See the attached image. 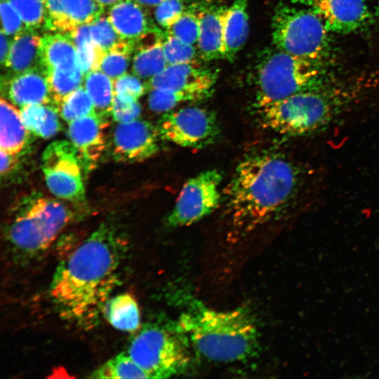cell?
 <instances>
[{
	"instance_id": "6da1fadb",
	"label": "cell",
	"mask_w": 379,
	"mask_h": 379,
	"mask_svg": "<svg viewBox=\"0 0 379 379\" xmlns=\"http://www.w3.org/2000/svg\"><path fill=\"white\" fill-rule=\"evenodd\" d=\"M128 253L124 229L114 220L100 223L58 265L48 289L62 319L89 328L121 281Z\"/></svg>"
},
{
	"instance_id": "7a4b0ae2",
	"label": "cell",
	"mask_w": 379,
	"mask_h": 379,
	"mask_svg": "<svg viewBox=\"0 0 379 379\" xmlns=\"http://www.w3.org/2000/svg\"><path fill=\"white\" fill-rule=\"evenodd\" d=\"M300 180L298 167L280 152L247 154L225 192L230 238L239 239L270 221L291 201Z\"/></svg>"
},
{
	"instance_id": "3957f363",
	"label": "cell",
	"mask_w": 379,
	"mask_h": 379,
	"mask_svg": "<svg viewBox=\"0 0 379 379\" xmlns=\"http://www.w3.org/2000/svg\"><path fill=\"white\" fill-rule=\"evenodd\" d=\"M175 328L190 340L201 356L211 361H244L258 351L257 326L243 308L216 310L194 300L180 314Z\"/></svg>"
},
{
	"instance_id": "277c9868",
	"label": "cell",
	"mask_w": 379,
	"mask_h": 379,
	"mask_svg": "<svg viewBox=\"0 0 379 379\" xmlns=\"http://www.w3.org/2000/svg\"><path fill=\"white\" fill-rule=\"evenodd\" d=\"M361 94L359 86L324 81L257 111L264 127L281 135H305L332 124L357 104Z\"/></svg>"
},
{
	"instance_id": "5b68a950",
	"label": "cell",
	"mask_w": 379,
	"mask_h": 379,
	"mask_svg": "<svg viewBox=\"0 0 379 379\" xmlns=\"http://www.w3.org/2000/svg\"><path fill=\"white\" fill-rule=\"evenodd\" d=\"M77 216L60 201L39 194L23 199L4 227L8 258L18 267L39 260Z\"/></svg>"
},
{
	"instance_id": "8992f818",
	"label": "cell",
	"mask_w": 379,
	"mask_h": 379,
	"mask_svg": "<svg viewBox=\"0 0 379 379\" xmlns=\"http://www.w3.org/2000/svg\"><path fill=\"white\" fill-rule=\"evenodd\" d=\"M322 63L277 48L265 53L255 72V109L326 81Z\"/></svg>"
},
{
	"instance_id": "52a82bcc",
	"label": "cell",
	"mask_w": 379,
	"mask_h": 379,
	"mask_svg": "<svg viewBox=\"0 0 379 379\" xmlns=\"http://www.w3.org/2000/svg\"><path fill=\"white\" fill-rule=\"evenodd\" d=\"M328 30L313 10L279 4L272 19L275 48L307 60L323 62L330 50Z\"/></svg>"
},
{
	"instance_id": "ba28073f",
	"label": "cell",
	"mask_w": 379,
	"mask_h": 379,
	"mask_svg": "<svg viewBox=\"0 0 379 379\" xmlns=\"http://www.w3.org/2000/svg\"><path fill=\"white\" fill-rule=\"evenodd\" d=\"M180 335L159 323H149L133 337L127 352L148 378H169L183 372L190 360Z\"/></svg>"
},
{
	"instance_id": "9c48e42d",
	"label": "cell",
	"mask_w": 379,
	"mask_h": 379,
	"mask_svg": "<svg viewBox=\"0 0 379 379\" xmlns=\"http://www.w3.org/2000/svg\"><path fill=\"white\" fill-rule=\"evenodd\" d=\"M41 170L54 196L77 204L84 201L83 168L70 142L55 140L49 144L42 154Z\"/></svg>"
},
{
	"instance_id": "30bf717a",
	"label": "cell",
	"mask_w": 379,
	"mask_h": 379,
	"mask_svg": "<svg viewBox=\"0 0 379 379\" xmlns=\"http://www.w3.org/2000/svg\"><path fill=\"white\" fill-rule=\"evenodd\" d=\"M157 130L161 138L183 147L194 149L213 144L220 133L213 113L198 107L166 112L159 121Z\"/></svg>"
},
{
	"instance_id": "8fae6325",
	"label": "cell",
	"mask_w": 379,
	"mask_h": 379,
	"mask_svg": "<svg viewBox=\"0 0 379 379\" xmlns=\"http://www.w3.org/2000/svg\"><path fill=\"white\" fill-rule=\"evenodd\" d=\"M222 176L216 169L201 172L183 185L175 206L167 218L173 227L190 225L214 211L221 201Z\"/></svg>"
},
{
	"instance_id": "7c38bea8",
	"label": "cell",
	"mask_w": 379,
	"mask_h": 379,
	"mask_svg": "<svg viewBox=\"0 0 379 379\" xmlns=\"http://www.w3.org/2000/svg\"><path fill=\"white\" fill-rule=\"evenodd\" d=\"M159 136L157 128L144 120L118 123L113 133V157L127 163L146 160L159 151Z\"/></svg>"
},
{
	"instance_id": "4fadbf2b",
	"label": "cell",
	"mask_w": 379,
	"mask_h": 379,
	"mask_svg": "<svg viewBox=\"0 0 379 379\" xmlns=\"http://www.w3.org/2000/svg\"><path fill=\"white\" fill-rule=\"evenodd\" d=\"M107 120L96 113L69 123L67 134L74 147L83 170L95 167L106 148L105 128Z\"/></svg>"
},
{
	"instance_id": "5bb4252c",
	"label": "cell",
	"mask_w": 379,
	"mask_h": 379,
	"mask_svg": "<svg viewBox=\"0 0 379 379\" xmlns=\"http://www.w3.org/2000/svg\"><path fill=\"white\" fill-rule=\"evenodd\" d=\"M218 71L197 63L168 65L161 73L149 79L146 85L154 88L202 91L211 93Z\"/></svg>"
},
{
	"instance_id": "9a60e30c",
	"label": "cell",
	"mask_w": 379,
	"mask_h": 379,
	"mask_svg": "<svg viewBox=\"0 0 379 379\" xmlns=\"http://www.w3.org/2000/svg\"><path fill=\"white\" fill-rule=\"evenodd\" d=\"M312 8L329 32L339 34L359 29L369 18L366 0H316Z\"/></svg>"
},
{
	"instance_id": "2e32d148",
	"label": "cell",
	"mask_w": 379,
	"mask_h": 379,
	"mask_svg": "<svg viewBox=\"0 0 379 379\" xmlns=\"http://www.w3.org/2000/svg\"><path fill=\"white\" fill-rule=\"evenodd\" d=\"M103 12L95 0H46L44 27L68 34L80 25L91 23Z\"/></svg>"
},
{
	"instance_id": "e0dca14e",
	"label": "cell",
	"mask_w": 379,
	"mask_h": 379,
	"mask_svg": "<svg viewBox=\"0 0 379 379\" xmlns=\"http://www.w3.org/2000/svg\"><path fill=\"white\" fill-rule=\"evenodd\" d=\"M10 100L20 107L29 104L51 105L46 73L40 65L2 80Z\"/></svg>"
},
{
	"instance_id": "ac0fdd59",
	"label": "cell",
	"mask_w": 379,
	"mask_h": 379,
	"mask_svg": "<svg viewBox=\"0 0 379 379\" xmlns=\"http://www.w3.org/2000/svg\"><path fill=\"white\" fill-rule=\"evenodd\" d=\"M225 8L210 6L197 10L199 21L197 44L202 60L223 58L222 21Z\"/></svg>"
},
{
	"instance_id": "d6986e66",
	"label": "cell",
	"mask_w": 379,
	"mask_h": 379,
	"mask_svg": "<svg viewBox=\"0 0 379 379\" xmlns=\"http://www.w3.org/2000/svg\"><path fill=\"white\" fill-rule=\"evenodd\" d=\"M107 16L121 37L132 43L155 27L143 6L134 0H119Z\"/></svg>"
},
{
	"instance_id": "ffe728a7",
	"label": "cell",
	"mask_w": 379,
	"mask_h": 379,
	"mask_svg": "<svg viewBox=\"0 0 379 379\" xmlns=\"http://www.w3.org/2000/svg\"><path fill=\"white\" fill-rule=\"evenodd\" d=\"M248 0H234L226 7L222 21L223 58L232 61L248 38Z\"/></svg>"
},
{
	"instance_id": "44dd1931",
	"label": "cell",
	"mask_w": 379,
	"mask_h": 379,
	"mask_svg": "<svg viewBox=\"0 0 379 379\" xmlns=\"http://www.w3.org/2000/svg\"><path fill=\"white\" fill-rule=\"evenodd\" d=\"M40 64L45 72L77 68V50L70 36L58 32L41 36Z\"/></svg>"
},
{
	"instance_id": "7402d4cb",
	"label": "cell",
	"mask_w": 379,
	"mask_h": 379,
	"mask_svg": "<svg viewBox=\"0 0 379 379\" xmlns=\"http://www.w3.org/2000/svg\"><path fill=\"white\" fill-rule=\"evenodd\" d=\"M29 131L25 126L20 110L7 100L0 101V149L19 154L27 146Z\"/></svg>"
},
{
	"instance_id": "603a6c76",
	"label": "cell",
	"mask_w": 379,
	"mask_h": 379,
	"mask_svg": "<svg viewBox=\"0 0 379 379\" xmlns=\"http://www.w3.org/2000/svg\"><path fill=\"white\" fill-rule=\"evenodd\" d=\"M41 38L34 29L25 28L11 41L6 68L11 75L40 66Z\"/></svg>"
},
{
	"instance_id": "cb8c5ba5",
	"label": "cell",
	"mask_w": 379,
	"mask_h": 379,
	"mask_svg": "<svg viewBox=\"0 0 379 379\" xmlns=\"http://www.w3.org/2000/svg\"><path fill=\"white\" fill-rule=\"evenodd\" d=\"M102 313L116 329L133 333L140 327L138 305L129 293H121L109 298L105 303Z\"/></svg>"
},
{
	"instance_id": "d4e9b609",
	"label": "cell",
	"mask_w": 379,
	"mask_h": 379,
	"mask_svg": "<svg viewBox=\"0 0 379 379\" xmlns=\"http://www.w3.org/2000/svg\"><path fill=\"white\" fill-rule=\"evenodd\" d=\"M20 108L25 126L35 135L48 139L60 130L59 114L52 105L29 104Z\"/></svg>"
},
{
	"instance_id": "484cf974",
	"label": "cell",
	"mask_w": 379,
	"mask_h": 379,
	"mask_svg": "<svg viewBox=\"0 0 379 379\" xmlns=\"http://www.w3.org/2000/svg\"><path fill=\"white\" fill-rule=\"evenodd\" d=\"M84 88L91 98L95 113L106 119L112 114L114 97V80L100 69L84 76Z\"/></svg>"
},
{
	"instance_id": "4316f807",
	"label": "cell",
	"mask_w": 379,
	"mask_h": 379,
	"mask_svg": "<svg viewBox=\"0 0 379 379\" xmlns=\"http://www.w3.org/2000/svg\"><path fill=\"white\" fill-rule=\"evenodd\" d=\"M163 38L156 43L134 51L132 71L142 78H152L161 73L167 66Z\"/></svg>"
},
{
	"instance_id": "83f0119b",
	"label": "cell",
	"mask_w": 379,
	"mask_h": 379,
	"mask_svg": "<svg viewBox=\"0 0 379 379\" xmlns=\"http://www.w3.org/2000/svg\"><path fill=\"white\" fill-rule=\"evenodd\" d=\"M46 73L51 105L55 109L67 95L81 86L84 79V74L79 67L72 70L52 69Z\"/></svg>"
},
{
	"instance_id": "f1b7e54d",
	"label": "cell",
	"mask_w": 379,
	"mask_h": 379,
	"mask_svg": "<svg viewBox=\"0 0 379 379\" xmlns=\"http://www.w3.org/2000/svg\"><path fill=\"white\" fill-rule=\"evenodd\" d=\"M91 378H148L146 373L134 361L127 352L109 359L95 369Z\"/></svg>"
},
{
	"instance_id": "f546056e",
	"label": "cell",
	"mask_w": 379,
	"mask_h": 379,
	"mask_svg": "<svg viewBox=\"0 0 379 379\" xmlns=\"http://www.w3.org/2000/svg\"><path fill=\"white\" fill-rule=\"evenodd\" d=\"M148 105L156 112H167L180 103L197 101L208 98L210 93L176 89L149 90Z\"/></svg>"
},
{
	"instance_id": "4dcf8cb0",
	"label": "cell",
	"mask_w": 379,
	"mask_h": 379,
	"mask_svg": "<svg viewBox=\"0 0 379 379\" xmlns=\"http://www.w3.org/2000/svg\"><path fill=\"white\" fill-rule=\"evenodd\" d=\"M133 53V43L123 39L105 52L99 69L114 80L126 74Z\"/></svg>"
},
{
	"instance_id": "1f68e13d",
	"label": "cell",
	"mask_w": 379,
	"mask_h": 379,
	"mask_svg": "<svg viewBox=\"0 0 379 379\" xmlns=\"http://www.w3.org/2000/svg\"><path fill=\"white\" fill-rule=\"evenodd\" d=\"M56 110L68 124L79 118L95 113L92 100L82 86L67 95L58 105Z\"/></svg>"
},
{
	"instance_id": "d6a6232c",
	"label": "cell",
	"mask_w": 379,
	"mask_h": 379,
	"mask_svg": "<svg viewBox=\"0 0 379 379\" xmlns=\"http://www.w3.org/2000/svg\"><path fill=\"white\" fill-rule=\"evenodd\" d=\"M199 21L197 10L187 9L168 28L166 34L191 45L197 44Z\"/></svg>"
},
{
	"instance_id": "836d02e7",
	"label": "cell",
	"mask_w": 379,
	"mask_h": 379,
	"mask_svg": "<svg viewBox=\"0 0 379 379\" xmlns=\"http://www.w3.org/2000/svg\"><path fill=\"white\" fill-rule=\"evenodd\" d=\"M19 13L25 25L30 29L45 26L46 0H8Z\"/></svg>"
},
{
	"instance_id": "e575fe53",
	"label": "cell",
	"mask_w": 379,
	"mask_h": 379,
	"mask_svg": "<svg viewBox=\"0 0 379 379\" xmlns=\"http://www.w3.org/2000/svg\"><path fill=\"white\" fill-rule=\"evenodd\" d=\"M163 48L168 65L199 62L197 59L199 56L198 51L194 46L186 44L174 36L166 34Z\"/></svg>"
},
{
	"instance_id": "d590c367",
	"label": "cell",
	"mask_w": 379,
	"mask_h": 379,
	"mask_svg": "<svg viewBox=\"0 0 379 379\" xmlns=\"http://www.w3.org/2000/svg\"><path fill=\"white\" fill-rule=\"evenodd\" d=\"M90 30L93 41L105 51L124 39L116 31L108 16L103 13L90 23Z\"/></svg>"
},
{
	"instance_id": "8d00e7d4",
	"label": "cell",
	"mask_w": 379,
	"mask_h": 379,
	"mask_svg": "<svg viewBox=\"0 0 379 379\" xmlns=\"http://www.w3.org/2000/svg\"><path fill=\"white\" fill-rule=\"evenodd\" d=\"M146 88L135 74H125L114 80V95L124 102L137 101Z\"/></svg>"
},
{
	"instance_id": "74e56055",
	"label": "cell",
	"mask_w": 379,
	"mask_h": 379,
	"mask_svg": "<svg viewBox=\"0 0 379 379\" xmlns=\"http://www.w3.org/2000/svg\"><path fill=\"white\" fill-rule=\"evenodd\" d=\"M78 65L83 72L87 73L100 69L102 58L106 51L93 41L77 48Z\"/></svg>"
},
{
	"instance_id": "f35d334b",
	"label": "cell",
	"mask_w": 379,
	"mask_h": 379,
	"mask_svg": "<svg viewBox=\"0 0 379 379\" xmlns=\"http://www.w3.org/2000/svg\"><path fill=\"white\" fill-rule=\"evenodd\" d=\"M185 0H165L156 6L154 16L157 23L166 29L187 9Z\"/></svg>"
},
{
	"instance_id": "ab89813d",
	"label": "cell",
	"mask_w": 379,
	"mask_h": 379,
	"mask_svg": "<svg viewBox=\"0 0 379 379\" xmlns=\"http://www.w3.org/2000/svg\"><path fill=\"white\" fill-rule=\"evenodd\" d=\"M2 30L8 36H15L27 28L21 17L8 0H1Z\"/></svg>"
},
{
	"instance_id": "60d3db41",
	"label": "cell",
	"mask_w": 379,
	"mask_h": 379,
	"mask_svg": "<svg viewBox=\"0 0 379 379\" xmlns=\"http://www.w3.org/2000/svg\"><path fill=\"white\" fill-rule=\"evenodd\" d=\"M141 107L137 101L124 102L115 95L114 97L112 115L118 123H126L138 119Z\"/></svg>"
},
{
	"instance_id": "b9f144b4",
	"label": "cell",
	"mask_w": 379,
	"mask_h": 379,
	"mask_svg": "<svg viewBox=\"0 0 379 379\" xmlns=\"http://www.w3.org/2000/svg\"><path fill=\"white\" fill-rule=\"evenodd\" d=\"M1 157V175L2 178L7 176L14 170L18 164V154H11L3 150L0 152Z\"/></svg>"
},
{
	"instance_id": "7bdbcfd3",
	"label": "cell",
	"mask_w": 379,
	"mask_h": 379,
	"mask_svg": "<svg viewBox=\"0 0 379 379\" xmlns=\"http://www.w3.org/2000/svg\"><path fill=\"white\" fill-rule=\"evenodd\" d=\"M8 36H9L6 34L1 29L0 36V59L1 66L5 67H6L8 62L12 41L9 39Z\"/></svg>"
},
{
	"instance_id": "ee69618b",
	"label": "cell",
	"mask_w": 379,
	"mask_h": 379,
	"mask_svg": "<svg viewBox=\"0 0 379 379\" xmlns=\"http://www.w3.org/2000/svg\"><path fill=\"white\" fill-rule=\"evenodd\" d=\"M142 6L154 7L157 6L165 0H134Z\"/></svg>"
},
{
	"instance_id": "f6af8a7d",
	"label": "cell",
	"mask_w": 379,
	"mask_h": 379,
	"mask_svg": "<svg viewBox=\"0 0 379 379\" xmlns=\"http://www.w3.org/2000/svg\"><path fill=\"white\" fill-rule=\"evenodd\" d=\"M95 1L105 9V8H110L119 0H95Z\"/></svg>"
},
{
	"instance_id": "bcb514c9",
	"label": "cell",
	"mask_w": 379,
	"mask_h": 379,
	"mask_svg": "<svg viewBox=\"0 0 379 379\" xmlns=\"http://www.w3.org/2000/svg\"><path fill=\"white\" fill-rule=\"evenodd\" d=\"M316 0H291L293 3L300 4L307 6H312Z\"/></svg>"
},
{
	"instance_id": "7dc6e473",
	"label": "cell",
	"mask_w": 379,
	"mask_h": 379,
	"mask_svg": "<svg viewBox=\"0 0 379 379\" xmlns=\"http://www.w3.org/2000/svg\"><path fill=\"white\" fill-rule=\"evenodd\" d=\"M375 14L376 19H377L378 21L379 22V1H378L377 7H376V10H375Z\"/></svg>"
}]
</instances>
